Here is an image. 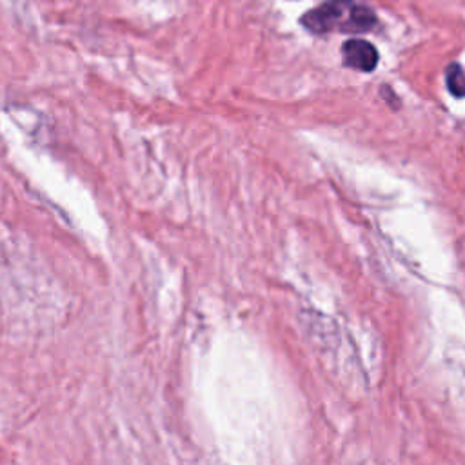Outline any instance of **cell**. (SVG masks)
I'll use <instances>...</instances> for the list:
<instances>
[{
    "label": "cell",
    "instance_id": "2",
    "mask_svg": "<svg viewBox=\"0 0 465 465\" xmlns=\"http://www.w3.org/2000/svg\"><path fill=\"white\" fill-rule=\"evenodd\" d=\"M341 53H343V62L347 67L356 69V71H363L369 73L378 65L380 54L376 51V47L361 38H351L341 45Z\"/></svg>",
    "mask_w": 465,
    "mask_h": 465
},
{
    "label": "cell",
    "instance_id": "1",
    "mask_svg": "<svg viewBox=\"0 0 465 465\" xmlns=\"http://www.w3.org/2000/svg\"><path fill=\"white\" fill-rule=\"evenodd\" d=\"M376 22L372 7L360 0H325L300 18V24L312 35H361L371 31Z\"/></svg>",
    "mask_w": 465,
    "mask_h": 465
},
{
    "label": "cell",
    "instance_id": "4",
    "mask_svg": "<svg viewBox=\"0 0 465 465\" xmlns=\"http://www.w3.org/2000/svg\"><path fill=\"white\" fill-rule=\"evenodd\" d=\"M380 93H381L383 100H387V102H389V105H391L392 109H398L400 100L394 96V91H392L389 85H381V87H380Z\"/></svg>",
    "mask_w": 465,
    "mask_h": 465
},
{
    "label": "cell",
    "instance_id": "3",
    "mask_svg": "<svg viewBox=\"0 0 465 465\" xmlns=\"http://www.w3.org/2000/svg\"><path fill=\"white\" fill-rule=\"evenodd\" d=\"M445 82L447 89L452 96L463 98L465 96V73L460 64H449L445 69Z\"/></svg>",
    "mask_w": 465,
    "mask_h": 465
}]
</instances>
